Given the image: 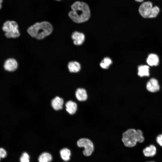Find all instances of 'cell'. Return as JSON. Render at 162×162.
I'll return each instance as SVG.
<instances>
[{
  "instance_id": "52a82bcc",
  "label": "cell",
  "mask_w": 162,
  "mask_h": 162,
  "mask_svg": "<svg viewBox=\"0 0 162 162\" xmlns=\"http://www.w3.org/2000/svg\"><path fill=\"white\" fill-rule=\"evenodd\" d=\"M18 64L16 60L14 58H10L6 59L4 64V68L6 71L12 72L15 71L17 69Z\"/></svg>"
},
{
  "instance_id": "7402d4cb",
  "label": "cell",
  "mask_w": 162,
  "mask_h": 162,
  "mask_svg": "<svg viewBox=\"0 0 162 162\" xmlns=\"http://www.w3.org/2000/svg\"><path fill=\"white\" fill-rule=\"evenodd\" d=\"M7 155V153L5 150L3 148H0V161L1 158H5Z\"/></svg>"
},
{
  "instance_id": "ffe728a7",
  "label": "cell",
  "mask_w": 162,
  "mask_h": 162,
  "mask_svg": "<svg viewBox=\"0 0 162 162\" xmlns=\"http://www.w3.org/2000/svg\"><path fill=\"white\" fill-rule=\"evenodd\" d=\"M160 12L159 8L157 6L153 7L150 15L149 18L155 17Z\"/></svg>"
},
{
  "instance_id": "cb8c5ba5",
  "label": "cell",
  "mask_w": 162,
  "mask_h": 162,
  "mask_svg": "<svg viewBox=\"0 0 162 162\" xmlns=\"http://www.w3.org/2000/svg\"><path fill=\"white\" fill-rule=\"evenodd\" d=\"M3 0H0V10L1 9L2 7V3L3 2Z\"/></svg>"
},
{
  "instance_id": "4fadbf2b",
  "label": "cell",
  "mask_w": 162,
  "mask_h": 162,
  "mask_svg": "<svg viewBox=\"0 0 162 162\" xmlns=\"http://www.w3.org/2000/svg\"><path fill=\"white\" fill-rule=\"evenodd\" d=\"M65 106L66 111L71 115L75 114L77 110L76 104L71 100L67 101L65 104Z\"/></svg>"
},
{
  "instance_id": "7c38bea8",
  "label": "cell",
  "mask_w": 162,
  "mask_h": 162,
  "mask_svg": "<svg viewBox=\"0 0 162 162\" xmlns=\"http://www.w3.org/2000/svg\"><path fill=\"white\" fill-rule=\"evenodd\" d=\"M63 103L64 101L62 98L56 97L52 100L51 105L54 109L58 110L62 108Z\"/></svg>"
},
{
  "instance_id": "6da1fadb",
  "label": "cell",
  "mask_w": 162,
  "mask_h": 162,
  "mask_svg": "<svg viewBox=\"0 0 162 162\" xmlns=\"http://www.w3.org/2000/svg\"><path fill=\"white\" fill-rule=\"evenodd\" d=\"M72 10L68 16L74 22L82 23L87 21L90 16V11L88 5L85 2L76 1L71 5Z\"/></svg>"
},
{
  "instance_id": "44dd1931",
  "label": "cell",
  "mask_w": 162,
  "mask_h": 162,
  "mask_svg": "<svg viewBox=\"0 0 162 162\" xmlns=\"http://www.w3.org/2000/svg\"><path fill=\"white\" fill-rule=\"evenodd\" d=\"M29 156L28 154L26 152H24L20 158V162H29Z\"/></svg>"
},
{
  "instance_id": "2e32d148",
  "label": "cell",
  "mask_w": 162,
  "mask_h": 162,
  "mask_svg": "<svg viewBox=\"0 0 162 162\" xmlns=\"http://www.w3.org/2000/svg\"><path fill=\"white\" fill-rule=\"evenodd\" d=\"M143 152L144 155L146 157H152L155 154L156 149L154 145H152L145 148Z\"/></svg>"
},
{
  "instance_id": "9a60e30c",
  "label": "cell",
  "mask_w": 162,
  "mask_h": 162,
  "mask_svg": "<svg viewBox=\"0 0 162 162\" xmlns=\"http://www.w3.org/2000/svg\"><path fill=\"white\" fill-rule=\"evenodd\" d=\"M68 66L69 71L71 73L78 72L80 70L81 68L80 63L76 61H71L69 62Z\"/></svg>"
},
{
  "instance_id": "8fae6325",
  "label": "cell",
  "mask_w": 162,
  "mask_h": 162,
  "mask_svg": "<svg viewBox=\"0 0 162 162\" xmlns=\"http://www.w3.org/2000/svg\"><path fill=\"white\" fill-rule=\"evenodd\" d=\"M75 96L77 100L81 101H86L88 98L87 92L83 88H78L76 92Z\"/></svg>"
},
{
  "instance_id": "5b68a950",
  "label": "cell",
  "mask_w": 162,
  "mask_h": 162,
  "mask_svg": "<svg viewBox=\"0 0 162 162\" xmlns=\"http://www.w3.org/2000/svg\"><path fill=\"white\" fill-rule=\"evenodd\" d=\"M77 146L80 147H83V155L86 156H89L92 153L94 150V146L92 142L87 138H82L77 142Z\"/></svg>"
},
{
  "instance_id": "5bb4252c",
  "label": "cell",
  "mask_w": 162,
  "mask_h": 162,
  "mask_svg": "<svg viewBox=\"0 0 162 162\" xmlns=\"http://www.w3.org/2000/svg\"><path fill=\"white\" fill-rule=\"evenodd\" d=\"M138 75L141 77L148 76L149 75V67L148 65H140L138 68Z\"/></svg>"
},
{
  "instance_id": "d6986e66",
  "label": "cell",
  "mask_w": 162,
  "mask_h": 162,
  "mask_svg": "<svg viewBox=\"0 0 162 162\" xmlns=\"http://www.w3.org/2000/svg\"><path fill=\"white\" fill-rule=\"evenodd\" d=\"M111 60L108 57L104 58L100 63V67L103 69H107L112 64Z\"/></svg>"
},
{
  "instance_id": "d4e9b609",
  "label": "cell",
  "mask_w": 162,
  "mask_h": 162,
  "mask_svg": "<svg viewBox=\"0 0 162 162\" xmlns=\"http://www.w3.org/2000/svg\"><path fill=\"white\" fill-rule=\"evenodd\" d=\"M136 1L138 2H141L143 1L144 0H135Z\"/></svg>"
},
{
  "instance_id": "7a4b0ae2",
  "label": "cell",
  "mask_w": 162,
  "mask_h": 162,
  "mask_svg": "<svg viewBox=\"0 0 162 162\" xmlns=\"http://www.w3.org/2000/svg\"><path fill=\"white\" fill-rule=\"evenodd\" d=\"M51 24L46 21L37 22L28 27V33L32 37L41 40L50 35L53 31Z\"/></svg>"
},
{
  "instance_id": "484cf974",
  "label": "cell",
  "mask_w": 162,
  "mask_h": 162,
  "mask_svg": "<svg viewBox=\"0 0 162 162\" xmlns=\"http://www.w3.org/2000/svg\"><path fill=\"white\" fill-rule=\"evenodd\" d=\"M147 162H155L153 161H148Z\"/></svg>"
},
{
  "instance_id": "277c9868",
  "label": "cell",
  "mask_w": 162,
  "mask_h": 162,
  "mask_svg": "<svg viewBox=\"0 0 162 162\" xmlns=\"http://www.w3.org/2000/svg\"><path fill=\"white\" fill-rule=\"evenodd\" d=\"M18 27V25L16 21L8 20L4 23L2 29L7 38H15L20 35Z\"/></svg>"
},
{
  "instance_id": "ba28073f",
  "label": "cell",
  "mask_w": 162,
  "mask_h": 162,
  "mask_svg": "<svg viewBox=\"0 0 162 162\" xmlns=\"http://www.w3.org/2000/svg\"><path fill=\"white\" fill-rule=\"evenodd\" d=\"M146 88L147 90L151 92L158 91L160 89L158 80L154 78L151 79L147 82Z\"/></svg>"
},
{
  "instance_id": "e0dca14e",
  "label": "cell",
  "mask_w": 162,
  "mask_h": 162,
  "mask_svg": "<svg viewBox=\"0 0 162 162\" xmlns=\"http://www.w3.org/2000/svg\"><path fill=\"white\" fill-rule=\"evenodd\" d=\"M62 158L65 161L70 160L71 156V152L69 149L67 148H63L60 152Z\"/></svg>"
},
{
  "instance_id": "ac0fdd59",
  "label": "cell",
  "mask_w": 162,
  "mask_h": 162,
  "mask_svg": "<svg viewBox=\"0 0 162 162\" xmlns=\"http://www.w3.org/2000/svg\"><path fill=\"white\" fill-rule=\"evenodd\" d=\"M52 160V156L49 153L45 152L42 153L39 156V162H50Z\"/></svg>"
},
{
  "instance_id": "30bf717a",
  "label": "cell",
  "mask_w": 162,
  "mask_h": 162,
  "mask_svg": "<svg viewBox=\"0 0 162 162\" xmlns=\"http://www.w3.org/2000/svg\"><path fill=\"white\" fill-rule=\"evenodd\" d=\"M146 62L149 66H157L159 62V57L155 54H150L147 58Z\"/></svg>"
},
{
  "instance_id": "4316f807",
  "label": "cell",
  "mask_w": 162,
  "mask_h": 162,
  "mask_svg": "<svg viewBox=\"0 0 162 162\" xmlns=\"http://www.w3.org/2000/svg\"><path fill=\"white\" fill-rule=\"evenodd\" d=\"M58 0V1H60V0Z\"/></svg>"
},
{
  "instance_id": "603a6c76",
  "label": "cell",
  "mask_w": 162,
  "mask_h": 162,
  "mask_svg": "<svg viewBox=\"0 0 162 162\" xmlns=\"http://www.w3.org/2000/svg\"><path fill=\"white\" fill-rule=\"evenodd\" d=\"M156 141L160 146H162V134L159 135L157 136Z\"/></svg>"
},
{
  "instance_id": "8992f818",
  "label": "cell",
  "mask_w": 162,
  "mask_h": 162,
  "mask_svg": "<svg viewBox=\"0 0 162 162\" xmlns=\"http://www.w3.org/2000/svg\"><path fill=\"white\" fill-rule=\"evenodd\" d=\"M153 7L152 3L150 1L143 2L139 7V12L142 17L149 18Z\"/></svg>"
},
{
  "instance_id": "9c48e42d",
  "label": "cell",
  "mask_w": 162,
  "mask_h": 162,
  "mask_svg": "<svg viewBox=\"0 0 162 162\" xmlns=\"http://www.w3.org/2000/svg\"><path fill=\"white\" fill-rule=\"evenodd\" d=\"M71 38L74 44L79 45L82 44L85 40L84 35L82 33L75 31L72 34Z\"/></svg>"
},
{
  "instance_id": "3957f363",
  "label": "cell",
  "mask_w": 162,
  "mask_h": 162,
  "mask_svg": "<svg viewBox=\"0 0 162 162\" xmlns=\"http://www.w3.org/2000/svg\"><path fill=\"white\" fill-rule=\"evenodd\" d=\"M144 139L141 130L130 128L123 133L122 140L125 146L132 147L135 146L137 142H143Z\"/></svg>"
}]
</instances>
